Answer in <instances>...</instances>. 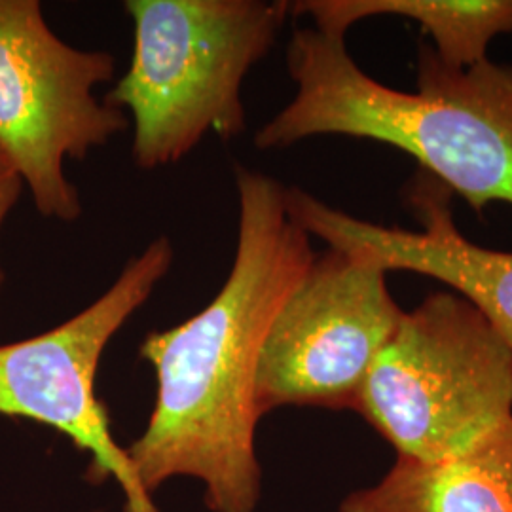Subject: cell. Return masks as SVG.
<instances>
[{
  "instance_id": "6da1fadb",
  "label": "cell",
  "mask_w": 512,
  "mask_h": 512,
  "mask_svg": "<svg viewBox=\"0 0 512 512\" xmlns=\"http://www.w3.org/2000/svg\"><path fill=\"white\" fill-rule=\"evenodd\" d=\"M236 184L232 270L209 306L141 344L156 374V401L128 448L148 494L173 476H192L213 512L255 511L258 361L277 311L317 256L285 207V186L241 165Z\"/></svg>"
},
{
  "instance_id": "7a4b0ae2",
  "label": "cell",
  "mask_w": 512,
  "mask_h": 512,
  "mask_svg": "<svg viewBox=\"0 0 512 512\" xmlns=\"http://www.w3.org/2000/svg\"><path fill=\"white\" fill-rule=\"evenodd\" d=\"M287 67L293 101L256 131V148L319 135L370 139L412 156L478 215L490 203L512 207V65L452 69L421 42L418 90L399 92L353 61L346 38L306 27L294 31Z\"/></svg>"
},
{
  "instance_id": "3957f363",
  "label": "cell",
  "mask_w": 512,
  "mask_h": 512,
  "mask_svg": "<svg viewBox=\"0 0 512 512\" xmlns=\"http://www.w3.org/2000/svg\"><path fill=\"white\" fill-rule=\"evenodd\" d=\"M133 55L105 103L129 110L141 169L177 164L209 133L245 131L241 86L291 16L285 0H128Z\"/></svg>"
},
{
  "instance_id": "277c9868",
  "label": "cell",
  "mask_w": 512,
  "mask_h": 512,
  "mask_svg": "<svg viewBox=\"0 0 512 512\" xmlns=\"http://www.w3.org/2000/svg\"><path fill=\"white\" fill-rule=\"evenodd\" d=\"M353 410L399 458H456L512 420V351L469 300L429 294L404 311Z\"/></svg>"
},
{
  "instance_id": "5b68a950",
  "label": "cell",
  "mask_w": 512,
  "mask_h": 512,
  "mask_svg": "<svg viewBox=\"0 0 512 512\" xmlns=\"http://www.w3.org/2000/svg\"><path fill=\"white\" fill-rule=\"evenodd\" d=\"M116 71L114 55L78 50L48 27L38 0H0V150L46 219L82 217L65 160L82 162L128 129V116L93 90Z\"/></svg>"
},
{
  "instance_id": "8992f818",
  "label": "cell",
  "mask_w": 512,
  "mask_h": 512,
  "mask_svg": "<svg viewBox=\"0 0 512 512\" xmlns=\"http://www.w3.org/2000/svg\"><path fill=\"white\" fill-rule=\"evenodd\" d=\"M173 258L171 241L154 239L86 310L48 332L0 346V414L44 423L73 440L92 456L95 480L118 482L126 512L160 511L128 450L112 437L95 380L110 340L154 293Z\"/></svg>"
},
{
  "instance_id": "52a82bcc",
  "label": "cell",
  "mask_w": 512,
  "mask_h": 512,
  "mask_svg": "<svg viewBox=\"0 0 512 512\" xmlns=\"http://www.w3.org/2000/svg\"><path fill=\"white\" fill-rule=\"evenodd\" d=\"M374 258L332 249L277 311L256 372L260 416L279 406L353 410L404 311Z\"/></svg>"
},
{
  "instance_id": "ba28073f",
  "label": "cell",
  "mask_w": 512,
  "mask_h": 512,
  "mask_svg": "<svg viewBox=\"0 0 512 512\" xmlns=\"http://www.w3.org/2000/svg\"><path fill=\"white\" fill-rule=\"evenodd\" d=\"M406 203L420 230L355 219L302 188H285V207L310 238L365 253L387 272H414L446 283L490 321L512 351V253L465 238L454 220L452 192L423 171L408 184Z\"/></svg>"
},
{
  "instance_id": "9c48e42d",
  "label": "cell",
  "mask_w": 512,
  "mask_h": 512,
  "mask_svg": "<svg viewBox=\"0 0 512 512\" xmlns=\"http://www.w3.org/2000/svg\"><path fill=\"white\" fill-rule=\"evenodd\" d=\"M340 512H512V421L465 454L437 463L397 459Z\"/></svg>"
},
{
  "instance_id": "30bf717a",
  "label": "cell",
  "mask_w": 512,
  "mask_h": 512,
  "mask_svg": "<svg viewBox=\"0 0 512 512\" xmlns=\"http://www.w3.org/2000/svg\"><path fill=\"white\" fill-rule=\"evenodd\" d=\"M293 16H308L321 33L346 38L363 19L397 16L416 21L433 38L446 67L469 69L488 59V46L512 33V0H302Z\"/></svg>"
},
{
  "instance_id": "8fae6325",
  "label": "cell",
  "mask_w": 512,
  "mask_h": 512,
  "mask_svg": "<svg viewBox=\"0 0 512 512\" xmlns=\"http://www.w3.org/2000/svg\"><path fill=\"white\" fill-rule=\"evenodd\" d=\"M25 183L19 175L16 165L0 150V228L8 219L10 211L16 207ZM4 283V270L0 266V287Z\"/></svg>"
}]
</instances>
